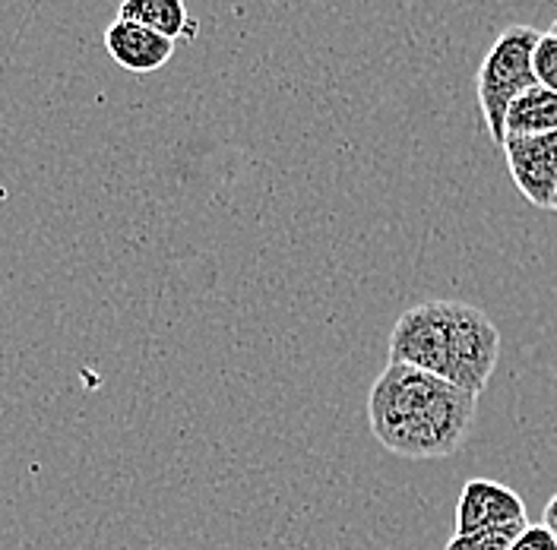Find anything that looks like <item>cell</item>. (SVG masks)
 <instances>
[{"mask_svg":"<svg viewBox=\"0 0 557 550\" xmlns=\"http://www.w3.org/2000/svg\"><path fill=\"white\" fill-rule=\"evenodd\" d=\"M479 396L409 364H386L368 392V424L386 452L431 462L466 447Z\"/></svg>","mask_w":557,"mask_h":550,"instance_id":"cell-1","label":"cell"},{"mask_svg":"<svg viewBox=\"0 0 557 550\" xmlns=\"http://www.w3.org/2000/svg\"><path fill=\"white\" fill-rule=\"evenodd\" d=\"M500 329L466 301H421L389 333V364H409L482 396L500 364Z\"/></svg>","mask_w":557,"mask_h":550,"instance_id":"cell-2","label":"cell"},{"mask_svg":"<svg viewBox=\"0 0 557 550\" xmlns=\"http://www.w3.org/2000/svg\"><path fill=\"white\" fill-rule=\"evenodd\" d=\"M539 29L532 26H510L494 38L491 51L485 54L479 76H475V96L482 108V121L487 137L504 146V124L510 104L520 99L525 89L535 86L532 73V51L539 41Z\"/></svg>","mask_w":557,"mask_h":550,"instance_id":"cell-3","label":"cell"},{"mask_svg":"<svg viewBox=\"0 0 557 550\" xmlns=\"http://www.w3.org/2000/svg\"><path fill=\"white\" fill-rule=\"evenodd\" d=\"M500 149L522 200L539 209H552L557 193V130L539 137H507Z\"/></svg>","mask_w":557,"mask_h":550,"instance_id":"cell-4","label":"cell"},{"mask_svg":"<svg viewBox=\"0 0 557 550\" xmlns=\"http://www.w3.org/2000/svg\"><path fill=\"white\" fill-rule=\"evenodd\" d=\"M525 503L517 490L491 478H472L462 484L459 503H456V532L453 535H472L491 528H525Z\"/></svg>","mask_w":557,"mask_h":550,"instance_id":"cell-5","label":"cell"},{"mask_svg":"<svg viewBox=\"0 0 557 550\" xmlns=\"http://www.w3.org/2000/svg\"><path fill=\"white\" fill-rule=\"evenodd\" d=\"M104 48L111 61H117V67L131 70V73H152V70L165 67L174 54L172 38L152 33L131 20H114L108 26Z\"/></svg>","mask_w":557,"mask_h":550,"instance_id":"cell-6","label":"cell"},{"mask_svg":"<svg viewBox=\"0 0 557 550\" xmlns=\"http://www.w3.org/2000/svg\"><path fill=\"white\" fill-rule=\"evenodd\" d=\"M117 20L139 23V26L165 35L172 41L197 35V20H190L184 0H121Z\"/></svg>","mask_w":557,"mask_h":550,"instance_id":"cell-7","label":"cell"},{"mask_svg":"<svg viewBox=\"0 0 557 550\" xmlns=\"http://www.w3.org/2000/svg\"><path fill=\"white\" fill-rule=\"evenodd\" d=\"M557 130V92L545 86H532L525 89L517 102L507 111V124H504V139L507 137H539V134H552Z\"/></svg>","mask_w":557,"mask_h":550,"instance_id":"cell-8","label":"cell"},{"mask_svg":"<svg viewBox=\"0 0 557 550\" xmlns=\"http://www.w3.org/2000/svg\"><path fill=\"white\" fill-rule=\"evenodd\" d=\"M522 528H491L472 535H453L444 550H510Z\"/></svg>","mask_w":557,"mask_h":550,"instance_id":"cell-9","label":"cell"},{"mask_svg":"<svg viewBox=\"0 0 557 550\" xmlns=\"http://www.w3.org/2000/svg\"><path fill=\"white\" fill-rule=\"evenodd\" d=\"M532 73H535V83L557 92V35L542 33L535 41V51H532Z\"/></svg>","mask_w":557,"mask_h":550,"instance_id":"cell-10","label":"cell"},{"mask_svg":"<svg viewBox=\"0 0 557 550\" xmlns=\"http://www.w3.org/2000/svg\"><path fill=\"white\" fill-rule=\"evenodd\" d=\"M510 550H557V538L548 532L545 522H539V525L529 522L517 535V541L510 545Z\"/></svg>","mask_w":557,"mask_h":550,"instance_id":"cell-11","label":"cell"},{"mask_svg":"<svg viewBox=\"0 0 557 550\" xmlns=\"http://www.w3.org/2000/svg\"><path fill=\"white\" fill-rule=\"evenodd\" d=\"M542 522L548 525V532L557 538V493L545 503V513H542Z\"/></svg>","mask_w":557,"mask_h":550,"instance_id":"cell-12","label":"cell"},{"mask_svg":"<svg viewBox=\"0 0 557 550\" xmlns=\"http://www.w3.org/2000/svg\"><path fill=\"white\" fill-rule=\"evenodd\" d=\"M548 33H555V35H557V20H555V23H552V29H548Z\"/></svg>","mask_w":557,"mask_h":550,"instance_id":"cell-13","label":"cell"},{"mask_svg":"<svg viewBox=\"0 0 557 550\" xmlns=\"http://www.w3.org/2000/svg\"><path fill=\"white\" fill-rule=\"evenodd\" d=\"M552 212H557V193H555V203H552Z\"/></svg>","mask_w":557,"mask_h":550,"instance_id":"cell-14","label":"cell"},{"mask_svg":"<svg viewBox=\"0 0 557 550\" xmlns=\"http://www.w3.org/2000/svg\"><path fill=\"white\" fill-rule=\"evenodd\" d=\"M555 3H557V0H555Z\"/></svg>","mask_w":557,"mask_h":550,"instance_id":"cell-15","label":"cell"}]
</instances>
